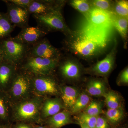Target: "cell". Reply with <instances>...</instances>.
<instances>
[{
	"label": "cell",
	"mask_w": 128,
	"mask_h": 128,
	"mask_svg": "<svg viewBox=\"0 0 128 128\" xmlns=\"http://www.w3.org/2000/svg\"><path fill=\"white\" fill-rule=\"evenodd\" d=\"M24 128H30L29 126L26 125H24Z\"/></svg>",
	"instance_id": "8d00e7d4"
},
{
	"label": "cell",
	"mask_w": 128,
	"mask_h": 128,
	"mask_svg": "<svg viewBox=\"0 0 128 128\" xmlns=\"http://www.w3.org/2000/svg\"><path fill=\"white\" fill-rule=\"evenodd\" d=\"M8 2L21 7L27 9L33 0H8Z\"/></svg>",
	"instance_id": "f546056e"
},
{
	"label": "cell",
	"mask_w": 128,
	"mask_h": 128,
	"mask_svg": "<svg viewBox=\"0 0 128 128\" xmlns=\"http://www.w3.org/2000/svg\"><path fill=\"white\" fill-rule=\"evenodd\" d=\"M91 102V98L88 94L83 92L80 94L75 103L70 109L73 114H76L86 109Z\"/></svg>",
	"instance_id": "7402d4cb"
},
{
	"label": "cell",
	"mask_w": 128,
	"mask_h": 128,
	"mask_svg": "<svg viewBox=\"0 0 128 128\" xmlns=\"http://www.w3.org/2000/svg\"><path fill=\"white\" fill-rule=\"evenodd\" d=\"M74 8L82 13L87 14L90 10V6L89 2L84 0H74L70 2Z\"/></svg>",
	"instance_id": "484cf974"
},
{
	"label": "cell",
	"mask_w": 128,
	"mask_h": 128,
	"mask_svg": "<svg viewBox=\"0 0 128 128\" xmlns=\"http://www.w3.org/2000/svg\"><path fill=\"white\" fill-rule=\"evenodd\" d=\"M71 122L70 113L66 110L60 112L50 117L48 121L49 124L52 128H61Z\"/></svg>",
	"instance_id": "e0dca14e"
},
{
	"label": "cell",
	"mask_w": 128,
	"mask_h": 128,
	"mask_svg": "<svg viewBox=\"0 0 128 128\" xmlns=\"http://www.w3.org/2000/svg\"><path fill=\"white\" fill-rule=\"evenodd\" d=\"M7 7L6 15L12 24L16 27L22 28L29 26L30 14L27 9L11 3L8 0H3Z\"/></svg>",
	"instance_id": "8992f818"
},
{
	"label": "cell",
	"mask_w": 128,
	"mask_h": 128,
	"mask_svg": "<svg viewBox=\"0 0 128 128\" xmlns=\"http://www.w3.org/2000/svg\"><path fill=\"white\" fill-rule=\"evenodd\" d=\"M48 34L38 26H28L22 28L19 34L15 37L23 43L31 46L44 38Z\"/></svg>",
	"instance_id": "30bf717a"
},
{
	"label": "cell",
	"mask_w": 128,
	"mask_h": 128,
	"mask_svg": "<svg viewBox=\"0 0 128 128\" xmlns=\"http://www.w3.org/2000/svg\"><path fill=\"white\" fill-rule=\"evenodd\" d=\"M115 11L118 16L128 18V1L118 2L115 6Z\"/></svg>",
	"instance_id": "4316f807"
},
{
	"label": "cell",
	"mask_w": 128,
	"mask_h": 128,
	"mask_svg": "<svg viewBox=\"0 0 128 128\" xmlns=\"http://www.w3.org/2000/svg\"><path fill=\"white\" fill-rule=\"evenodd\" d=\"M86 91L90 96L96 97L104 96L106 92V88L104 82L100 80L90 81L86 86Z\"/></svg>",
	"instance_id": "d6986e66"
},
{
	"label": "cell",
	"mask_w": 128,
	"mask_h": 128,
	"mask_svg": "<svg viewBox=\"0 0 128 128\" xmlns=\"http://www.w3.org/2000/svg\"><path fill=\"white\" fill-rule=\"evenodd\" d=\"M61 96L65 106L71 109L80 95L79 90L73 86H63L61 89Z\"/></svg>",
	"instance_id": "2e32d148"
},
{
	"label": "cell",
	"mask_w": 128,
	"mask_h": 128,
	"mask_svg": "<svg viewBox=\"0 0 128 128\" xmlns=\"http://www.w3.org/2000/svg\"><path fill=\"white\" fill-rule=\"evenodd\" d=\"M6 115V110L4 104L2 99L0 98V116L2 118H4Z\"/></svg>",
	"instance_id": "d6a6232c"
},
{
	"label": "cell",
	"mask_w": 128,
	"mask_h": 128,
	"mask_svg": "<svg viewBox=\"0 0 128 128\" xmlns=\"http://www.w3.org/2000/svg\"><path fill=\"white\" fill-rule=\"evenodd\" d=\"M60 60L27 57L19 67L30 74L50 75L58 66Z\"/></svg>",
	"instance_id": "3957f363"
},
{
	"label": "cell",
	"mask_w": 128,
	"mask_h": 128,
	"mask_svg": "<svg viewBox=\"0 0 128 128\" xmlns=\"http://www.w3.org/2000/svg\"><path fill=\"white\" fill-rule=\"evenodd\" d=\"M63 5L61 1L33 0L27 8L30 14L44 15L55 11H60Z\"/></svg>",
	"instance_id": "ba28073f"
},
{
	"label": "cell",
	"mask_w": 128,
	"mask_h": 128,
	"mask_svg": "<svg viewBox=\"0 0 128 128\" xmlns=\"http://www.w3.org/2000/svg\"><path fill=\"white\" fill-rule=\"evenodd\" d=\"M20 70L21 71L17 72L12 81V92L16 97H21L26 95L32 84L31 75Z\"/></svg>",
	"instance_id": "9c48e42d"
},
{
	"label": "cell",
	"mask_w": 128,
	"mask_h": 128,
	"mask_svg": "<svg viewBox=\"0 0 128 128\" xmlns=\"http://www.w3.org/2000/svg\"><path fill=\"white\" fill-rule=\"evenodd\" d=\"M39 109L38 104L33 101L26 102L20 105L17 109L16 114L21 120H29L36 116Z\"/></svg>",
	"instance_id": "5bb4252c"
},
{
	"label": "cell",
	"mask_w": 128,
	"mask_h": 128,
	"mask_svg": "<svg viewBox=\"0 0 128 128\" xmlns=\"http://www.w3.org/2000/svg\"><path fill=\"white\" fill-rule=\"evenodd\" d=\"M118 82L119 84H127L128 82V70L126 68L121 73Z\"/></svg>",
	"instance_id": "1f68e13d"
},
{
	"label": "cell",
	"mask_w": 128,
	"mask_h": 128,
	"mask_svg": "<svg viewBox=\"0 0 128 128\" xmlns=\"http://www.w3.org/2000/svg\"><path fill=\"white\" fill-rule=\"evenodd\" d=\"M38 26L48 33L60 32L65 34H70V30L64 21L61 12L55 11L44 15H33Z\"/></svg>",
	"instance_id": "277c9868"
},
{
	"label": "cell",
	"mask_w": 128,
	"mask_h": 128,
	"mask_svg": "<svg viewBox=\"0 0 128 128\" xmlns=\"http://www.w3.org/2000/svg\"><path fill=\"white\" fill-rule=\"evenodd\" d=\"M15 28L9 20L6 13L0 12V40L10 36Z\"/></svg>",
	"instance_id": "ffe728a7"
},
{
	"label": "cell",
	"mask_w": 128,
	"mask_h": 128,
	"mask_svg": "<svg viewBox=\"0 0 128 128\" xmlns=\"http://www.w3.org/2000/svg\"><path fill=\"white\" fill-rule=\"evenodd\" d=\"M60 70L62 76L68 80H76L80 76L81 70L79 65L70 60H65L60 63Z\"/></svg>",
	"instance_id": "4fadbf2b"
},
{
	"label": "cell",
	"mask_w": 128,
	"mask_h": 128,
	"mask_svg": "<svg viewBox=\"0 0 128 128\" xmlns=\"http://www.w3.org/2000/svg\"><path fill=\"white\" fill-rule=\"evenodd\" d=\"M36 128H46V127H38Z\"/></svg>",
	"instance_id": "74e56055"
},
{
	"label": "cell",
	"mask_w": 128,
	"mask_h": 128,
	"mask_svg": "<svg viewBox=\"0 0 128 128\" xmlns=\"http://www.w3.org/2000/svg\"><path fill=\"white\" fill-rule=\"evenodd\" d=\"M30 75L32 83L38 92L50 95L58 94L57 84L54 79L50 76V75Z\"/></svg>",
	"instance_id": "52a82bcc"
},
{
	"label": "cell",
	"mask_w": 128,
	"mask_h": 128,
	"mask_svg": "<svg viewBox=\"0 0 128 128\" xmlns=\"http://www.w3.org/2000/svg\"><path fill=\"white\" fill-rule=\"evenodd\" d=\"M113 22L114 29L118 31L123 39L126 40L128 32V18L114 15Z\"/></svg>",
	"instance_id": "44dd1931"
},
{
	"label": "cell",
	"mask_w": 128,
	"mask_h": 128,
	"mask_svg": "<svg viewBox=\"0 0 128 128\" xmlns=\"http://www.w3.org/2000/svg\"><path fill=\"white\" fill-rule=\"evenodd\" d=\"M124 114L123 110L121 108L117 109H108L105 115L108 122L115 125L122 121Z\"/></svg>",
	"instance_id": "603a6c76"
},
{
	"label": "cell",
	"mask_w": 128,
	"mask_h": 128,
	"mask_svg": "<svg viewBox=\"0 0 128 128\" xmlns=\"http://www.w3.org/2000/svg\"></svg>",
	"instance_id": "f35d334b"
},
{
	"label": "cell",
	"mask_w": 128,
	"mask_h": 128,
	"mask_svg": "<svg viewBox=\"0 0 128 128\" xmlns=\"http://www.w3.org/2000/svg\"><path fill=\"white\" fill-rule=\"evenodd\" d=\"M4 61V58H3L2 51L1 49V48H0V64L2 63Z\"/></svg>",
	"instance_id": "e575fe53"
},
{
	"label": "cell",
	"mask_w": 128,
	"mask_h": 128,
	"mask_svg": "<svg viewBox=\"0 0 128 128\" xmlns=\"http://www.w3.org/2000/svg\"><path fill=\"white\" fill-rule=\"evenodd\" d=\"M108 109H117L121 108V102L119 96L115 92L109 91L103 96Z\"/></svg>",
	"instance_id": "cb8c5ba5"
},
{
	"label": "cell",
	"mask_w": 128,
	"mask_h": 128,
	"mask_svg": "<svg viewBox=\"0 0 128 128\" xmlns=\"http://www.w3.org/2000/svg\"><path fill=\"white\" fill-rule=\"evenodd\" d=\"M80 124L81 128H90L89 126H87L85 123L82 121H79Z\"/></svg>",
	"instance_id": "836d02e7"
},
{
	"label": "cell",
	"mask_w": 128,
	"mask_h": 128,
	"mask_svg": "<svg viewBox=\"0 0 128 128\" xmlns=\"http://www.w3.org/2000/svg\"><path fill=\"white\" fill-rule=\"evenodd\" d=\"M102 102L98 101H92L86 108L84 113L92 116L98 117L102 113Z\"/></svg>",
	"instance_id": "d4e9b609"
},
{
	"label": "cell",
	"mask_w": 128,
	"mask_h": 128,
	"mask_svg": "<svg viewBox=\"0 0 128 128\" xmlns=\"http://www.w3.org/2000/svg\"><path fill=\"white\" fill-rule=\"evenodd\" d=\"M85 16L78 31V38L92 41L102 49L106 47L114 32L113 14L93 8Z\"/></svg>",
	"instance_id": "6da1fadb"
},
{
	"label": "cell",
	"mask_w": 128,
	"mask_h": 128,
	"mask_svg": "<svg viewBox=\"0 0 128 128\" xmlns=\"http://www.w3.org/2000/svg\"><path fill=\"white\" fill-rule=\"evenodd\" d=\"M16 66L3 61L0 64V85L5 86L13 80L17 72Z\"/></svg>",
	"instance_id": "9a60e30c"
},
{
	"label": "cell",
	"mask_w": 128,
	"mask_h": 128,
	"mask_svg": "<svg viewBox=\"0 0 128 128\" xmlns=\"http://www.w3.org/2000/svg\"><path fill=\"white\" fill-rule=\"evenodd\" d=\"M61 56L59 50L52 46L47 38H44L30 46L28 57L60 60Z\"/></svg>",
	"instance_id": "5b68a950"
},
{
	"label": "cell",
	"mask_w": 128,
	"mask_h": 128,
	"mask_svg": "<svg viewBox=\"0 0 128 128\" xmlns=\"http://www.w3.org/2000/svg\"><path fill=\"white\" fill-rule=\"evenodd\" d=\"M16 128H24V125H20L18 126Z\"/></svg>",
	"instance_id": "d590c367"
},
{
	"label": "cell",
	"mask_w": 128,
	"mask_h": 128,
	"mask_svg": "<svg viewBox=\"0 0 128 128\" xmlns=\"http://www.w3.org/2000/svg\"><path fill=\"white\" fill-rule=\"evenodd\" d=\"M63 107V104L59 99H49L46 101L43 108L44 117L48 118L60 112Z\"/></svg>",
	"instance_id": "ac0fdd59"
},
{
	"label": "cell",
	"mask_w": 128,
	"mask_h": 128,
	"mask_svg": "<svg viewBox=\"0 0 128 128\" xmlns=\"http://www.w3.org/2000/svg\"><path fill=\"white\" fill-rule=\"evenodd\" d=\"M30 45L11 36L0 40L4 60L18 68L28 56Z\"/></svg>",
	"instance_id": "7a4b0ae2"
},
{
	"label": "cell",
	"mask_w": 128,
	"mask_h": 128,
	"mask_svg": "<svg viewBox=\"0 0 128 128\" xmlns=\"http://www.w3.org/2000/svg\"><path fill=\"white\" fill-rule=\"evenodd\" d=\"M115 50L114 48L105 58L96 64L92 67V71L95 74L100 76L106 75L109 74L114 66Z\"/></svg>",
	"instance_id": "7c38bea8"
},
{
	"label": "cell",
	"mask_w": 128,
	"mask_h": 128,
	"mask_svg": "<svg viewBox=\"0 0 128 128\" xmlns=\"http://www.w3.org/2000/svg\"><path fill=\"white\" fill-rule=\"evenodd\" d=\"M93 4L96 7L95 8L110 12V10L111 8V4L108 1L105 0H95L93 2Z\"/></svg>",
	"instance_id": "f1b7e54d"
},
{
	"label": "cell",
	"mask_w": 128,
	"mask_h": 128,
	"mask_svg": "<svg viewBox=\"0 0 128 128\" xmlns=\"http://www.w3.org/2000/svg\"><path fill=\"white\" fill-rule=\"evenodd\" d=\"M109 123L106 118L103 117L98 116L97 118L96 128H110Z\"/></svg>",
	"instance_id": "4dcf8cb0"
},
{
	"label": "cell",
	"mask_w": 128,
	"mask_h": 128,
	"mask_svg": "<svg viewBox=\"0 0 128 128\" xmlns=\"http://www.w3.org/2000/svg\"><path fill=\"white\" fill-rule=\"evenodd\" d=\"M72 47L76 53L84 57L95 55L102 49L93 42L80 38L74 41Z\"/></svg>",
	"instance_id": "8fae6325"
},
{
	"label": "cell",
	"mask_w": 128,
	"mask_h": 128,
	"mask_svg": "<svg viewBox=\"0 0 128 128\" xmlns=\"http://www.w3.org/2000/svg\"><path fill=\"white\" fill-rule=\"evenodd\" d=\"M97 117L92 116L83 113L80 115V121L84 122L90 128H96Z\"/></svg>",
	"instance_id": "83f0119b"
}]
</instances>
